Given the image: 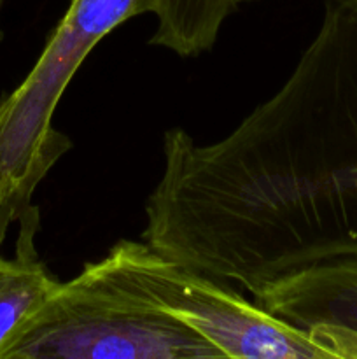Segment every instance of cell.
Instances as JSON below:
<instances>
[{"label":"cell","instance_id":"cell-9","mask_svg":"<svg viewBox=\"0 0 357 359\" xmlns=\"http://www.w3.org/2000/svg\"><path fill=\"white\" fill-rule=\"evenodd\" d=\"M238 2H240V0H238Z\"/></svg>","mask_w":357,"mask_h":359},{"label":"cell","instance_id":"cell-3","mask_svg":"<svg viewBox=\"0 0 357 359\" xmlns=\"http://www.w3.org/2000/svg\"><path fill=\"white\" fill-rule=\"evenodd\" d=\"M154 0H72L20 86L0 100V244L34 210L31 196L72 149L52 125L59 98L86 56L115 27L153 13Z\"/></svg>","mask_w":357,"mask_h":359},{"label":"cell","instance_id":"cell-4","mask_svg":"<svg viewBox=\"0 0 357 359\" xmlns=\"http://www.w3.org/2000/svg\"><path fill=\"white\" fill-rule=\"evenodd\" d=\"M112 248L160 311L209 340L224 358L357 359L356 335L290 325L220 280L167 258L146 241L125 238Z\"/></svg>","mask_w":357,"mask_h":359},{"label":"cell","instance_id":"cell-7","mask_svg":"<svg viewBox=\"0 0 357 359\" xmlns=\"http://www.w3.org/2000/svg\"><path fill=\"white\" fill-rule=\"evenodd\" d=\"M6 2L7 0H0V14H2V9H4V6H6ZM2 41H4V30L0 28V42Z\"/></svg>","mask_w":357,"mask_h":359},{"label":"cell","instance_id":"cell-5","mask_svg":"<svg viewBox=\"0 0 357 359\" xmlns=\"http://www.w3.org/2000/svg\"><path fill=\"white\" fill-rule=\"evenodd\" d=\"M255 304L300 328L357 337V255L314 263L265 284Z\"/></svg>","mask_w":357,"mask_h":359},{"label":"cell","instance_id":"cell-2","mask_svg":"<svg viewBox=\"0 0 357 359\" xmlns=\"http://www.w3.org/2000/svg\"><path fill=\"white\" fill-rule=\"evenodd\" d=\"M209 340L160 311L114 248L62 283L6 359H212Z\"/></svg>","mask_w":357,"mask_h":359},{"label":"cell","instance_id":"cell-6","mask_svg":"<svg viewBox=\"0 0 357 359\" xmlns=\"http://www.w3.org/2000/svg\"><path fill=\"white\" fill-rule=\"evenodd\" d=\"M238 0H154L156 37L174 48L209 49Z\"/></svg>","mask_w":357,"mask_h":359},{"label":"cell","instance_id":"cell-8","mask_svg":"<svg viewBox=\"0 0 357 359\" xmlns=\"http://www.w3.org/2000/svg\"><path fill=\"white\" fill-rule=\"evenodd\" d=\"M2 259H4V256H0V265H2Z\"/></svg>","mask_w":357,"mask_h":359},{"label":"cell","instance_id":"cell-1","mask_svg":"<svg viewBox=\"0 0 357 359\" xmlns=\"http://www.w3.org/2000/svg\"><path fill=\"white\" fill-rule=\"evenodd\" d=\"M142 238L252 297L357 255V0H324L290 76L233 132L210 144L164 133Z\"/></svg>","mask_w":357,"mask_h":359}]
</instances>
